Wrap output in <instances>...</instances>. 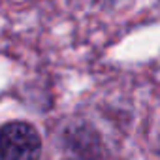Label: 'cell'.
Returning <instances> with one entry per match:
<instances>
[{"label": "cell", "instance_id": "cell-1", "mask_svg": "<svg viewBox=\"0 0 160 160\" xmlns=\"http://www.w3.org/2000/svg\"><path fill=\"white\" fill-rule=\"evenodd\" d=\"M42 152V139L36 128L23 121H13L0 128V158L30 160Z\"/></svg>", "mask_w": 160, "mask_h": 160}]
</instances>
